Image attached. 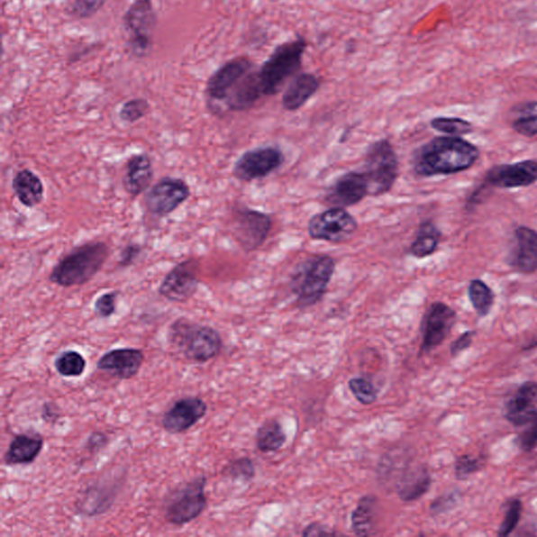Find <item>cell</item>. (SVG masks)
<instances>
[{"mask_svg": "<svg viewBox=\"0 0 537 537\" xmlns=\"http://www.w3.org/2000/svg\"><path fill=\"white\" fill-rule=\"evenodd\" d=\"M481 151L461 137L443 136L428 141L413 157L414 174L421 177L451 176L469 170L478 162Z\"/></svg>", "mask_w": 537, "mask_h": 537, "instance_id": "obj_1", "label": "cell"}, {"mask_svg": "<svg viewBox=\"0 0 537 537\" xmlns=\"http://www.w3.org/2000/svg\"><path fill=\"white\" fill-rule=\"evenodd\" d=\"M112 254L105 241H87L70 249L57 261L49 274L50 284L61 287H81L93 280Z\"/></svg>", "mask_w": 537, "mask_h": 537, "instance_id": "obj_2", "label": "cell"}, {"mask_svg": "<svg viewBox=\"0 0 537 537\" xmlns=\"http://www.w3.org/2000/svg\"><path fill=\"white\" fill-rule=\"evenodd\" d=\"M335 270V259L325 254L312 255L296 267L290 289L299 309H308L322 302Z\"/></svg>", "mask_w": 537, "mask_h": 537, "instance_id": "obj_3", "label": "cell"}, {"mask_svg": "<svg viewBox=\"0 0 537 537\" xmlns=\"http://www.w3.org/2000/svg\"><path fill=\"white\" fill-rule=\"evenodd\" d=\"M168 341L189 361L206 363L221 353L219 331L188 318H177L170 324Z\"/></svg>", "mask_w": 537, "mask_h": 537, "instance_id": "obj_4", "label": "cell"}, {"mask_svg": "<svg viewBox=\"0 0 537 537\" xmlns=\"http://www.w3.org/2000/svg\"><path fill=\"white\" fill-rule=\"evenodd\" d=\"M308 42L302 36L286 41L274 49L268 59L259 68V76L265 97L278 95L287 81L300 73Z\"/></svg>", "mask_w": 537, "mask_h": 537, "instance_id": "obj_5", "label": "cell"}, {"mask_svg": "<svg viewBox=\"0 0 537 537\" xmlns=\"http://www.w3.org/2000/svg\"><path fill=\"white\" fill-rule=\"evenodd\" d=\"M369 184V196L392 191L399 177V159L391 141L379 139L368 147L363 170Z\"/></svg>", "mask_w": 537, "mask_h": 537, "instance_id": "obj_6", "label": "cell"}, {"mask_svg": "<svg viewBox=\"0 0 537 537\" xmlns=\"http://www.w3.org/2000/svg\"><path fill=\"white\" fill-rule=\"evenodd\" d=\"M206 477L200 476L172 490L164 504V516L171 525L184 526L206 509Z\"/></svg>", "mask_w": 537, "mask_h": 537, "instance_id": "obj_7", "label": "cell"}, {"mask_svg": "<svg viewBox=\"0 0 537 537\" xmlns=\"http://www.w3.org/2000/svg\"><path fill=\"white\" fill-rule=\"evenodd\" d=\"M157 24L158 14L152 0H134L123 16L124 29L129 34L127 52L136 59H144L149 55Z\"/></svg>", "mask_w": 537, "mask_h": 537, "instance_id": "obj_8", "label": "cell"}, {"mask_svg": "<svg viewBox=\"0 0 537 537\" xmlns=\"http://www.w3.org/2000/svg\"><path fill=\"white\" fill-rule=\"evenodd\" d=\"M190 196V185L185 178L166 176L146 191L143 205L147 214L164 219L187 203Z\"/></svg>", "mask_w": 537, "mask_h": 537, "instance_id": "obj_9", "label": "cell"}, {"mask_svg": "<svg viewBox=\"0 0 537 537\" xmlns=\"http://www.w3.org/2000/svg\"><path fill=\"white\" fill-rule=\"evenodd\" d=\"M270 214L252 209L246 205H234L232 211V233L246 252L258 250L271 232Z\"/></svg>", "mask_w": 537, "mask_h": 537, "instance_id": "obj_10", "label": "cell"}, {"mask_svg": "<svg viewBox=\"0 0 537 537\" xmlns=\"http://www.w3.org/2000/svg\"><path fill=\"white\" fill-rule=\"evenodd\" d=\"M286 161L285 153L277 145L255 147L241 153L232 168V176L241 182L263 180L278 171Z\"/></svg>", "mask_w": 537, "mask_h": 537, "instance_id": "obj_11", "label": "cell"}, {"mask_svg": "<svg viewBox=\"0 0 537 537\" xmlns=\"http://www.w3.org/2000/svg\"><path fill=\"white\" fill-rule=\"evenodd\" d=\"M255 62L247 56H238L223 63L210 76L205 88L209 112L215 114L219 105H223L232 89L238 85L253 68Z\"/></svg>", "mask_w": 537, "mask_h": 537, "instance_id": "obj_12", "label": "cell"}, {"mask_svg": "<svg viewBox=\"0 0 537 537\" xmlns=\"http://www.w3.org/2000/svg\"><path fill=\"white\" fill-rule=\"evenodd\" d=\"M200 261L188 258L172 267L159 284V296L170 303L183 304L193 298L200 287Z\"/></svg>", "mask_w": 537, "mask_h": 537, "instance_id": "obj_13", "label": "cell"}, {"mask_svg": "<svg viewBox=\"0 0 537 537\" xmlns=\"http://www.w3.org/2000/svg\"><path fill=\"white\" fill-rule=\"evenodd\" d=\"M358 229V223L347 209L330 207L311 217L308 223L310 238L315 241L341 244L349 241Z\"/></svg>", "mask_w": 537, "mask_h": 537, "instance_id": "obj_14", "label": "cell"}, {"mask_svg": "<svg viewBox=\"0 0 537 537\" xmlns=\"http://www.w3.org/2000/svg\"><path fill=\"white\" fill-rule=\"evenodd\" d=\"M457 323V312L451 305L432 303L421 322L422 342L419 356L430 354L450 337Z\"/></svg>", "mask_w": 537, "mask_h": 537, "instance_id": "obj_15", "label": "cell"}, {"mask_svg": "<svg viewBox=\"0 0 537 537\" xmlns=\"http://www.w3.org/2000/svg\"><path fill=\"white\" fill-rule=\"evenodd\" d=\"M369 196V184L363 171H349L339 176L325 191L324 202L330 207L356 206Z\"/></svg>", "mask_w": 537, "mask_h": 537, "instance_id": "obj_16", "label": "cell"}, {"mask_svg": "<svg viewBox=\"0 0 537 537\" xmlns=\"http://www.w3.org/2000/svg\"><path fill=\"white\" fill-rule=\"evenodd\" d=\"M537 182L536 159H523L514 164L491 168L484 177V185L500 189L526 188Z\"/></svg>", "mask_w": 537, "mask_h": 537, "instance_id": "obj_17", "label": "cell"}, {"mask_svg": "<svg viewBox=\"0 0 537 537\" xmlns=\"http://www.w3.org/2000/svg\"><path fill=\"white\" fill-rule=\"evenodd\" d=\"M208 405L200 397L188 396L177 400L174 405L166 411L162 426L165 432L170 434H180L187 432L207 414Z\"/></svg>", "mask_w": 537, "mask_h": 537, "instance_id": "obj_18", "label": "cell"}, {"mask_svg": "<svg viewBox=\"0 0 537 537\" xmlns=\"http://www.w3.org/2000/svg\"><path fill=\"white\" fill-rule=\"evenodd\" d=\"M508 266L517 273L537 272V232L527 227L514 229L506 259Z\"/></svg>", "mask_w": 537, "mask_h": 537, "instance_id": "obj_19", "label": "cell"}, {"mask_svg": "<svg viewBox=\"0 0 537 537\" xmlns=\"http://www.w3.org/2000/svg\"><path fill=\"white\" fill-rule=\"evenodd\" d=\"M536 414L537 382H523L505 403L504 418L517 430L532 420Z\"/></svg>", "mask_w": 537, "mask_h": 537, "instance_id": "obj_20", "label": "cell"}, {"mask_svg": "<svg viewBox=\"0 0 537 537\" xmlns=\"http://www.w3.org/2000/svg\"><path fill=\"white\" fill-rule=\"evenodd\" d=\"M142 350L121 348L106 351L97 362V369L121 380L132 379L143 366Z\"/></svg>", "mask_w": 537, "mask_h": 537, "instance_id": "obj_21", "label": "cell"}, {"mask_svg": "<svg viewBox=\"0 0 537 537\" xmlns=\"http://www.w3.org/2000/svg\"><path fill=\"white\" fill-rule=\"evenodd\" d=\"M153 177H155V168L150 153H134L127 159L124 166L123 184L125 193L132 199H136L150 189Z\"/></svg>", "mask_w": 537, "mask_h": 537, "instance_id": "obj_22", "label": "cell"}, {"mask_svg": "<svg viewBox=\"0 0 537 537\" xmlns=\"http://www.w3.org/2000/svg\"><path fill=\"white\" fill-rule=\"evenodd\" d=\"M265 97L259 76V68H255L236 85L229 93L223 106L225 112L241 113L251 110L258 102ZM222 106V113H223Z\"/></svg>", "mask_w": 537, "mask_h": 537, "instance_id": "obj_23", "label": "cell"}, {"mask_svg": "<svg viewBox=\"0 0 537 537\" xmlns=\"http://www.w3.org/2000/svg\"><path fill=\"white\" fill-rule=\"evenodd\" d=\"M322 86V79L313 73H299L287 83L281 105L287 112H297L314 97Z\"/></svg>", "mask_w": 537, "mask_h": 537, "instance_id": "obj_24", "label": "cell"}, {"mask_svg": "<svg viewBox=\"0 0 537 537\" xmlns=\"http://www.w3.org/2000/svg\"><path fill=\"white\" fill-rule=\"evenodd\" d=\"M116 496V485L98 482L83 491L76 502V507L83 515L97 516L112 508Z\"/></svg>", "mask_w": 537, "mask_h": 537, "instance_id": "obj_25", "label": "cell"}, {"mask_svg": "<svg viewBox=\"0 0 537 537\" xmlns=\"http://www.w3.org/2000/svg\"><path fill=\"white\" fill-rule=\"evenodd\" d=\"M12 190L23 207L33 209L44 200V184L35 171L29 168L19 169L12 178Z\"/></svg>", "mask_w": 537, "mask_h": 537, "instance_id": "obj_26", "label": "cell"}, {"mask_svg": "<svg viewBox=\"0 0 537 537\" xmlns=\"http://www.w3.org/2000/svg\"><path fill=\"white\" fill-rule=\"evenodd\" d=\"M44 440L38 433H19L12 439L6 450L4 461L6 466L29 465L40 457Z\"/></svg>", "mask_w": 537, "mask_h": 537, "instance_id": "obj_27", "label": "cell"}, {"mask_svg": "<svg viewBox=\"0 0 537 537\" xmlns=\"http://www.w3.org/2000/svg\"><path fill=\"white\" fill-rule=\"evenodd\" d=\"M432 476L425 466L409 468L396 482L395 490L402 502L412 503L420 500L432 487Z\"/></svg>", "mask_w": 537, "mask_h": 537, "instance_id": "obj_28", "label": "cell"}, {"mask_svg": "<svg viewBox=\"0 0 537 537\" xmlns=\"http://www.w3.org/2000/svg\"><path fill=\"white\" fill-rule=\"evenodd\" d=\"M441 240L442 232L436 223L432 221L422 222L414 240L408 248V254L418 259L432 257L437 252Z\"/></svg>", "mask_w": 537, "mask_h": 537, "instance_id": "obj_29", "label": "cell"}, {"mask_svg": "<svg viewBox=\"0 0 537 537\" xmlns=\"http://www.w3.org/2000/svg\"><path fill=\"white\" fill-rule=\"evenodd\" d=\"M511 127L523 137L537 136V101H526L511 108Z\"/></svg>", "mask_w": 537, "mask_h": 537, "instance_id": "obj_30", "label": "cell"}, {"mask_svg": "<svg viewBox=\"0 0 537 537\" xmlns=\"http://www.w3.org/2000/svg\"><path fill=\"white\" fill-rule=\"evenodd\" d=\"M377 498L374 496H364L358 502L351 514V528L358 536H369L374 529Z\"/></svg>", "mask_w": 537, "mask_h": 537, "instance_id": "obj_31", "label": "cell"}, {"mask_svg": "<svg viewBox=\"0 0 537 537\" xmlns=\"http://www.w3.org/2000/svg\"><path fill=\"white\" fill-rule=\"evenodd\" d=\"M286 441L287 434L278 420H267L258 430L257 447L260 452L278 451L285 445Z\"/></svg>", "mask_w": 537, "mask_h": 537, "instance_id": "obj_32", "label": "cell"}, {"mask_svg": "<svg viewBox=\"0 0 537 537\" xmlns=\"http://www.w3.org/2000/svg\"><path fill=\"white\" fill-rule=\"evenodd\" d=\"M469 297L479 318L490 314L496 302V294L482 279H472L469 285Z\"/></svg>", "mask_w": 537, "mask_h": 537, "instance_id": "obj_33", "label": "cell"}, {"mask_svg": "<svg viewBox=\"0 0 537 537\" xmlns=\"http://www.w3.org/2000/svg\"><path fill=\"white\" fill-rule=\"evenodd\" d=\"M57 373L67 378H73V377H80L86 372V358L74 350H68L62 351L54 362Z\"/></svg>", "mask_w": 537, "mask_h": 537, "instance_id": "obj_34", "label": "cell"}, {"mask_svg": "<svg viewBox=\"0 0 537 537\" xmlns=\"http://www.w3.org/2000/svg\"><path fill=\"white\" fill-rule=\"evenodd\" d=\"M431 127L434 131L453 137L466 136L473 132V125L469 121L458 117L433 118L431 120Z\"/></svg>", "mask_w": 537, "mask_h": 537, "instance_id": "obj_35", "label": "cell"}, {"mask_svg": "<svg viewBox=\"0 0 537 537\" xmlns=\"http://www.w3.org/2000/svg\"><path fill=\"white\" fill-rule=\"evenodd\" d=\"M257 473L255 464L250 458H239L232 460L223 469V475L242 483L251 482Z\"/></svg>", "mask_w": 537, "mask_h": 537, "instance_id": "obj_36", "label": "cell"}, {"mask_svg": "<svg viewBox=\"0 0 537 537\" xmlns=\"http://www.w3.org/2000/svg\"><path fill=\"white\" fill-rule=\"evenodd\" d=\"M150 112L149 100L145 98H132L124 102L120 107L119 119L127 124H133L142 120Z\"/></svg>", "mask_w": 537, "mask_h": 537, "instance_id": "obj_37", "label": "cell"}, {"mask_svg": "<svg viewBox=\"0 0 537 537\" xmlns=\"http://www.w3.org/2000/svg\"><path fill=\"white\" fill-rule=\"evenodd\" d=\"M348 385L350 393L363 405H374L377 399H378V389L368 378L354 377V378L349 380Z\"/></svg>", "mask_w": 537, "mask_h": 537, "instance_id": "obj_38", "label": "cell"}, {"mask_svg": "<svg viewBox=\"0 0 537 537\" xmlns=\"http://www.w3.org/2000/svg\"><path fill=\"white\" fill-rule=\"evenodd\" d=\"M523 503L520 498H511L506 503L505 515L500 528H498L497 536L506 537L514 532L522 519Z\"/></svg>", "mask_w": 537, "mask_h": 537, "instance_id": "obj_39", "label": "cell"}, {"mask_svg": "<svg viewBox=\"0 0 537 537\" xmlns=\"http://www.w3.org/2000/svg\"><path fill=\"white\" fill-rule=\"evenodd\" d=\"M484 460L469 455L460 456L455 463V476L460 481H464L484 469Z\"/></svg>", "mask_w": 537, "mask_h": 537, "instance_id": "obj_40", "label": "cell"}, {"mask_svg": "<svg viewBox=\"0 0 537 537\" xmlns=\"http://www.w3.org/2000/svg\"><path fill=\"white\" fill-rule=\"evenodd\" d=\"M515 438V444L523 452L532 451L537 446V414L528 423L523 425Z\"/></svg>", "mask_w": 537, "mask_h": 537, "instance_id": "obj_41", "label": "cell"}, {"mask_svg": "<svg viewBox=\"0 0 537 537\" xmlns=\"http://www.w3.org/2000/svg\"><path fill=\"white\" fill-rule=\"evenodd\" d=\"M119 291H108L95 300L94 312L99 318L106 319L112 317L117 311V300Z\"/></svg>", "mask_w": 537, "mask_h": 537, "instance_id": "obj_42", "label": "cell"}, {"mask_svg": "<svg viewBox=\"0 0 537 537\" xmlns=\"http://www.w3.org/2000/svg\"><path fill=\"white\" fill-rule=\"evenodd\" d=\"M107 0H74L69 14L78 19H88L104 8Z\"/></svg>", "mask_w": 537, "mask_h": 537, "instance_id": "obj_43", "label": "cell"}, {"mask_svg": "<svg viewBox=\"0 0 537 537\" xmlns=\"http://www.w3.org/2000/svg\"><path fill=\"white\" fill-rule=\"evenodd\" d=\"M461 492L460 490H451L440 496L434 500L430 507V513L432 516H439L450 513L457 506L461 500Z\"/></svg>", "mask_w": 537, "mask_h": 537, "instance_id": "obj_44", "label": "cell"}, {"mask_svg": "<svg viewBox=\"0 0 537 537\" xmlns=\"http://www.w3.org/2000/svg\"><path fill=\"white\" fill-rule=\"evenodd\" d=\"M144 246L137 241H129L121 249L118 259V267L127 268L137 263L144 251Z\"/></svg>", "mask_w": 537, "mask_h": 537, "instance_id": "obj_45", "label": "cell"}, {"mask_svg": "<svg viewBox=\"0 0 537 537\" xmlns=\"http://www.w3.org/2000/svg\"><path fill=\"white\" fill-rule=\"evenodd\" d=\"M477 336L476 331H466L465 333L460 335L455 341L451 345V355L452 358L461 355L463 351L469 350L473 341Z\"/></svg>", "mask_w": 537, "mask_h": 537, "instance_id": "obj_46", "label": "cell"}, {"mask_svg": "<svg viewBox=\"0 0 537 537\" xmlns=\"http://www.w3.org/2000/svg\"><path fill=\"white\" fill-rule=\"evenodd\" d=\"M108 437L105 432H95L88 437L86 443V450L91 453H97L105 450L108 444Z\"/></svg>", "mask_w": 537, "mask_h": 537, "instance_id": "obj_47", "label": "cell"}, {"mask_svg": "<svg viewBox=\"0 0 537 537\" xmlns=\"http://www.w3.org/2000/svg\"><path fill=\"white\" fill-rule=\"evenodd\" d=\"M41 418L49 424H55L56 422L59 421L61 418L59 408L57 407L53 402L43 403L41 407Z\"/></svg>", "mask_w": 537, "mask_h": 537, "instance_id": "obj_48", "label": "cell"}, {"mask_svg": "<svg viewBox=\"0 0 537 537\" xmlns=\"http://www.w3.org/2000/svg\"><path fill=\"white\" fill-rule=\"evenodd\" d=\"M333 529L323 525L322 523H312L308 527H305L303 532V536H321V535H335Z\"/></svg>", "mask_w": 537, "mask_h": 537, "instance_id": "obj_49", "label": "cell"}, {"mask_svg": "<svg viewBox=\"0 0 537 537\" xmlns=\"http://www.w3.org/2000/svg\"><path fill=\"white\" fill-rule=\"evenodd\" d=\"M537 349V337H534L532 341L527 342L523 347V351H529Z\"/></svg>", "mask_w": 537, "mask_h": 537, "instance_id": "obj_50", "label": "cell"}]
</instances>
